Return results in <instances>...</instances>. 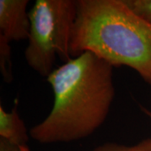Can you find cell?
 Wrapping results in <instances>:
<instances>
[{
  "label": "cell",
  "instance_id": "277c9868",
  "mask_svg": "<svg viewBox=\"0 0 151 151\" xmlns=\"http://www.w3.org/2000/svg\"><path fill=\"white\" fill-rule=\"evenodd\" d=\"M28 4V0H0V39L9 43L29 39Z\"/></svg>",
  "mask_w": 151,
  "mask_h": 151
},
{
  "label": "cell",
  "instance_id": "7a4b0ae2",
  "mask_svg": "<svg viewBox=\"0 0 151 151\" xmlns=\"http://www.w3.org/2000/svg\"><path fill=\"white\" fill-rule=\"evenodd\" d=\"M84 52L113 67L128 66L151 85V24L124 0H77L70 56Z\"/></svg>",
  "mask_w": 151,
  "mask_h": 151
},
{
  "label": "cell",
  "instance_id": "5b68a950",
  "mask_svg": "<svg viewBox=\"0 0 151 151\" xmlns=\"http://www.w3.org/2000/svg\"><path fill=\"white\" fill-rule=\"evenodd\" d=\"M0 139L18 146H27L29 132L18 112V100L10 112L0 105Z\"/></svg>",
  "mask_w": 151,
  "mask_h": 151
},
{
  "label": "cell",
  "instance_id": "6da1fadb",
  "mask_svg": "<svg viewBox=\"0 0 151 151\" xmlns=\"http://www.w3.org/2000/svg\"><path fill=\"white\" fill-rule=\"evenodd\" d=\"M113 66L92 52H84L55 69L47 77L54 104L47 117L29 131L41 144L86 139L99 129L112 107Z\"/></svg>",
  "mask_w": 151,
  "mask_h": 151
},
{
  "label": "cell",
  "instance_id": "ba28073f",
  "mask_svg": "<svg viewBox=\"0 0 151 151\" xmlns=\"http://www.w3.org/2000/svg\"><path fill=\"white\" fill-rule=\"evenodd\" d=\"M124 3L135 14L151 24V0H124Z\"/></svg>",
  "mask_w": 151,
  "mask_h": 151
},
{
  "label": "cell",
  "instance_id": "30bf717a",
  "mask_svg": "<svg viewBox=\"0 0 151 151\" xmlns=\"http://www.w3.org/2000/svg\"><path fill=\"white\" fill-rule=\"evenodd\" d=\"M143 110H144V112H145V113L146 114H147V115H148V116H149V117H150L151 119V113L150 112H149L148 110H146L145 108H143Z\"/></svg>",
  "mask_w": 151,
  "mask_h": 151
},
{
  "label": "cell",
  "instance_id": "3957f363",
  "mask_svg": "<svg viewBox=\"0 0 151 151\" xmlns=\"http://www.w3.org/2000/svg\"><path fill=\"white\" fill-rule=\"evenodd\" d=\"M77 13L75 0H36L29 11L30 21L24 57L28 65L47 78L59 57L71 59L70 42Z\"/></svg>",
  "mask_w": 151,
  "mask_h": 151
},
{
  "label": "cell",
  "instance_id": "8992f818",
  "mask_svg": "<svg viewBox=\"0 0 151 151\" xmlns=\"http://www.w3.org/2000/svg\"><path fill=\"white\" fill-rule=\"evenodd\" d=\"M0 70L5 82L9 83L13 81L10 43L4 39H0Z\"/></svg>",
  "mask_w": 151,
  "mask_h": 151
},
{
  "label": "cell",
  "instance_id": "9c48e42d",
  "mask_svg": "<svg viewBox=\"0 0 151 151\" xmlns=\"http://www.w3.org/2000/svg\"><path fill=\"white\" fill-rule=\"evenodd\" d=\"M0 151H30L28 146H18L0 139Z\"/></svg>",
  "mask_w": 151,
  "mask_h": 151
},
{
  "label": "cell",
  "instance_id": "52a82bcc",
  "mask_svg": "<svg viewBox=\"0 0 151 151\" xmlns=\"http://www.w3.org/2000/svg\"><path fill=\"white\" fill-rule=\"evenodd\" d=\"M92 151H151V138L140 141L134 145L118 143H105L97 146Z\"/></svg>",
  "mask_w": 151,
  "mask_h": 151
}]
</instances>
